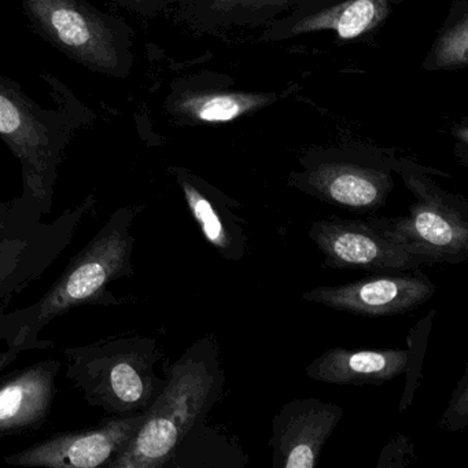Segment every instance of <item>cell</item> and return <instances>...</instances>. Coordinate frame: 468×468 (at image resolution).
<instances>
[{"label":"cell","instance_id":"cell-1","mask_svg":"<svg viewBox=\"0 0 468 468\" xmlns=\"http://www.w3.org/2000/svg\"><path fill=\"white\" fill-rule=\"evenodd\" d=\"M215 339H202L174 367L155 404L112 468L163 467L186 435L216 404L223 388Z\"/></svg>","mask_w":468,"mask_h":468},{"label":"cell","instance_id":"cell-2","mask_svg":"<svg viewBox=\"0 0 468 468\" xmlns=\"http://www.w3.org/2000/svg\"><path fill=\"white\" fill-rule=\"evenodd\" d=\"M416 201L405 216L364 218L378 234L418 257L424 265L459 264L468 259V204L420 175H405Z\"/></svg>","mask_w":468,"mask_h":468},{"label":"cell","instance_id":"cell-3","mask_svg":"<svg viewBox=\"0 0 468 468\" xmlns=\"http://www.w3.org/2000/svg\"><path fill=\"white\" fill-rule=\"evenodd\" d=\"M435 292L431 279L418 267L375 273L339 286L317 287L301 298L357 316L382 317L415 311L431 300Z\"/></svg>","mask_w":468,"mask_h":468},{"label":"cell","instance_id":"cell-4","mask_svg":"<svg viewBox=\"0 0 468 468\" xmlns=\"http://www.w3.org/2000/svg\"><path fill=\"white\" fill-rule=\"evenodd\" d=\"M32 20L73 58L91 69H119L113 32L79 0H24Z\"/></svg>","mask_w":468,"mask_h":468},{"label":"cell","instance_id":"cell-5","mask_svg":"<svg viewBox=\"0 0 468 468\" xmlns=\"http://www.w3.org/2000/svg\"><path fill=\"white\" fill-rule=\"evenodd\" d=\"M309 238L333 270L368 271L372 273L410 271L424 262L378 234L360 218H324L314 221Z\"/></svg>","mask_w":468,"mask_h":468},{"label":"cell","instance_id":"cell-6","mask_svg":"<svg viewBox=\"0 0 468 468\" xmlns=\"http://www.w3.org/2000/svg\"><path fill=\"white\" fill-rule=\"evenodd\" d=\"M344 418L339 405L317 399L287 402L273 419V468H314L328 438Z\"/></svg>","mask_w":468,"mask_h":468},{"label":"cell","instance_id":"cell-7","mask_svg":"<svg viewBox=\"0 0 468 468\" xmlns=\"http://www.w3.org/2000/svg\"><path fill=\"white\" fill-rule=\"evenodd\" d=\"M292 185L342 209L371 213L385 207L394 180L386 169L353 161H322L292 176Z\"/></svg>","mask_w":468,"mask_h":468},{"label":"cell","instance_id":"cell-8","mask_svg":"<svg viewBox=\"0 0 468 468\" xmlns=\"http://www.w3.org/2000/svg\"><path fill=\"white\" fill-rule=\"evenodd\" d=\"M128 240L120 231L100 235L70 265L54 289L40 303L37 325H43L73 306L102 292L122 270L128 256Z\"/></svg>","mask_w":468,"mask_h":468},{"label":"cell","instance_id":"cell-9","mask_svg":"<svg viewBox=\"0 0 468 468\" xmlns=\"http://www.w3.org/2000/svg\"><path fill=\"white\" fill-rule=\"evenodd\" d=\"M142 420L144 415L111 421L89 431L58 435L15 454L7 462L34 467H100L124 451Z\"/></svg>","mask_w":468,"mask_h":468},{"label":"cell","instance_id":"cell-10","mask_svg":"<svg viewBox=\"0 0 468 468\" xmlns=\"http://www.w3.org/2000/svg\"><path fill=\"white\" fill-rule=\"evenodd\" d=\"M408 349L350 350L331 347L306 367V377L331 385H383L405 372Z\"/></svg>","mask_w":468,"mask_h":468},{"label":"cell","instance_id":"cell-11","mask_svg":"<svg viewBox=\"0 0 468 468\" xmlns=\"http://www.w3.org/2000/svg\"><path fill=\"white\" fill-rule=\"evenodd\" d=\"M0 138L10 144L26 166V177L35 193H45L50 163V138L42 122L12 90L0 86Z\"/></svg>","mask_w":468,"mask_h":468},{"label":"cell","instance_id":"cell-12","mask_svg":"<svg viewBox=\"0 0 468 468\" xmlns=\"http://www.w3.org/2000/svg\"><path fill=\"white\" fill-rule=\"evenodd\" d=\"M188 209L201 229L205 239L229 261H239L245 256L248 238L242 220L232 212L229 199L202 183L179 177Z\"/></svg>","mask_w":468,"mask_h":468},{"label":"cell","instance_id":"cell-13","mask_svg":"<svg viewBox=\"0 0 468 468\" xmlns=\"http://www.w3.org/2000/svg\"><path fill=\"white\" fill-rule=\"evenodd\" d=\"M53 396V377L34 368L0 388V431L26 427L48 412Z\"/></svg>","mask_w":468,"mask_h":468},{"label":"cell","instance_id":"cell-14","mask_svg":"<svg viewBox=\"0 0 468 468\" xmlns=\"http://www.w3.org/2000/svg\"><path fill=\"white\" fill-rule=\"evenodd\" d=\"M388 15V0H346L298 20L289 34L334 31L341 39H356L377 28Z\"/></svg>","mask_w":468,"mask_h":468},{"label":"cell","instance_id":"cell-15","mask_svg":"<svg viewBox=\"0 0 468 468\" xmlns=\"http://www.w3.org/2000/svg\"><path fill=\"white\" fill-rule=\"evenodd\" d=\"M272 97L251 92H199L188 94L179 101V111L185 116L202 122H229L243 114L259 111Z\"/></svg>","mask_w":468,"mask_h":468},{"label":"cell","instance_id":"cell-16","mask_svg":"<svg viewBox=\"0 0 468 468\" xmlns=\"http://www.w3.org/2000/svg\"><path fill=\"white\" fill-rule=\"evenodd\" d=\"M468 21L463 17L441 37L435 50L438 68H456L467 65Z\"/></svg>","mask_w":468,"mask_h":468},{"label":"cell","instance_id":"cell-17","mask_svg":"<svg viewBox=\"0 0 468 468\" xmlns=\"http://www.w3.org/2000/svg\"><path fill=\"white\" fill-rule=\"evenodd\" d=\"M109 383L114 396L127 404H138L144 399L146 386L138 369L127 361L117 363L109 374Z\"/></svg>","mask_w":468,"mask_h":468},{"label":"cell","instance_id":"cell-18","mask_svg":"<svg viewBox=\"0 0 468 468\" xmlns=\"http://www.w3.org/2000/svg\"><path fill=\"white\" fill-rule=\"evenodd\" d=\"M292 0H240L239 4L229 13H243L250 12L257 13L260 10L271 9V7H282L289 4Z\"/></svg>","mask_w":468,"mask_h":468},{"label":"cell","instance_id":"cell-19","mask_svg":"<svg viewBox=\"0 0 468 468\" xmlns=\"http://www.w3.org/2000/svg\"><path fill=\"white\" fill-rule=\"evenodd\" d=\"M240 0H210V12L218 15H229Z\"/></svg>","mask_w":468,"mask_h":468},{"label":"cell","instance_id":"cell-20","mask_svg":"<svg viewBox=\"0 0 468 468\" xmlns=\"http://www.w3.org/2000/svg\"><path fill=\"white\" fill-rule=\"evenodd\" d=\"M5 271H4V264H2V261H0V279H2V276H4Z\"/></svg>","mask_w":468,"mask_h":468},{"label":"cell","instance_id":"cell-21","mask_svg":"<svg viewBox=\"0 0 468 468\" xmlns=\"http://www.w3.org/2000/svg\"><path fill=\"white\" fill-rule=\"evenodd\" d=\"M131 2H142V0H131Z\"/></svg>","mask_w":468,"mask_h":468},{"label":"cell","instance_id":"cell-22","mask_svg":"<svg viewBox=\"0 0 468 468\" xmlns=\"http://www.w3.org/2000/svg\"><path fill=\"white\" fill-rule=\"evenodd\" d=\"M0 229H2V227H0Z\"/></svg>","mask_w":468,"mask_h":468}]
</instances>
